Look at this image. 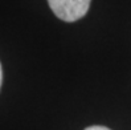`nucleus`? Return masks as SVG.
<instances>
[{"label": "nucleus", "instance_id": "3", "mask_svg": "<svg viewBox=\"0 0 131 130\" xmlns=\"http://www.w3.org/2000/svg\"><path fill=\"white\" fill-rule=\"evenodd\" d=\"M2 81H3V71H2V64H0V88H2Z\"/></svg>", "mask_w": 131, "mask_h": 130}, {"label": "nucleus", "instance_id": "1", "mask_svg": "<svg viewBox=\"0 0 131 130\" xmlns=\"http://www.w3.org/2000/svg\"><path fill=\"white\" fill-rule=\"evenodd\" d=\"M90 2L91 0H48V4L60 20L73 23L88 13Z\"/></svg>", "mask_w": 131, "mask_h": 130}, {"label": "nucleus", "instance_id": "2", "mask_svg": "<svg viewBox=\"0 0 131 130\" xmlns=\"http://www.w3.org/2000/svg\"><path fill=\"white\" fill-rule=\"evenodd\" d=\"M85 130H111L109 127H105V126H99V125H95V126H89Z\"/></svg>", "mask_w": 131, "mask_h": 130}]
</instances>
